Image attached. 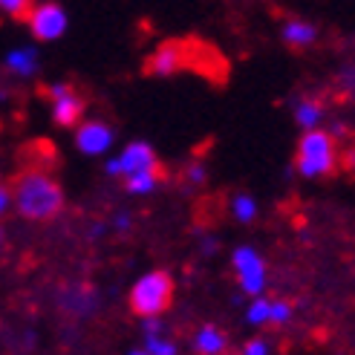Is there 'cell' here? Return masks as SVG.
<instances>
[{
  "mask_svg": "<svg viewBox=\"0 0 355 355\" xmlns=\"http://www.w3.org/2000/svg\"><path fill=\"white\" fill-rule=\"evenodd\" d=\"M12 202L26 220H52L64 211V188L41 168H26L9 182Z\"/></svg>",
  "mask_w": 355,
  "mask_h": 355,
  "instance_id": "1",
  "label": "cell"
},
{
  "mask_svg": "<svg viewBox=\"0 0 355 355\" xmlns=\"http://www.w3.org/2000/svg\"><path fill=\"white\" fill-rule=\"evenodd\" d=\"M295 171L304 180H327L341 171V141L329 133V128L304 130L295 148Z\"/></svg>",
  "mask_w": 355,
  "mask_h": 355,
  "instance_id": "2",
  "label": "cell"
},
{
  "mask_svg": "<svg viewBox=\"0 0 355 355\" xmlns=\"http://www.w3.org/2000/svg\"><path fill=\"white\" fill-rule=\"evenodd\" d=\"M171 300H173V277L162 269L141 275L130 289V309L139 318H153V315L162 318V312L171 306Z\"/></svg>",
  "mask_w": 355,
  "mask_h": 355,
  "instance_id": "3",
  "label": "cell"
},
{
  "mask_svg": "<svg viewBox=\"0 0 355 355\" xmlns=\"http://www.w3.org/2000/svg\"><path fill=\"white\" fill-rule=\"evenodd\" d=\"M197 49H200V44L191 38H171L165 44H159L156 52L145 61V73L156 76V78H168V76L182 73V69L197 64Z\"/></svg>",
  "mask_w": 355,
  "mask_h": 355,
  "instance_id": "4",
  "label": "cell"
},
{
  "mask_svg": "<svg viewBox=\"0 0 355 355\" xmlns=\"http://www.w3.org/2000/svg\"><path fill=\"white\" fill-rule=\"evenodd\" d=\"M232 269H234V277H237V286L248 297L263 295L266 286H269V266H266V257L257 252L254 245H237L234 248L232 252Z\"/></svg>",
  "mask_w": 355,
  "mask_h": 355,
  "instance_id": "5",
  "label": "cell"
},
{
  "mask_svg": "<svg viewBox=\"0 0 355 355\" xmlns=\"http://www.w3.org/2000/svg\"><path fill=\"white\" fill-rule=\"evenodd\" d=\"M26 24H29V29L35 35V41H55L67 29V12L58 3L46 0V3H38L32 9Z\"/></svg>",
  "mask_w": 355,
  "mask_h": 355,
  "instance_id": "6",
  "label": "cell"
},
{
  "mask_svg": "<svg viewBox=\"0 0 355 355\" xmlns=\"http://www.w3.org/2000/svg\"><path fill=\"white\" fill-rule=\"evenodd\" d=\"M153 165H159V156H156V150L148 145V141H130V145L121 150L119 159L107 162V173H113V176H130L136 171H148Z\"/></svg>",
  "mask_w": 355,
  "mask_h": 355,
  "instance_id": "7",
  "label": "cell"
},
{
  "mask_svg": "<svg viewBox=\"0 0 355 355\" xmlns=\"http://www.w3.org/2000/svg\"><path fill=\"white\" fill-rule=\"evenodd\" d=\"M292 119L300 130H312V128H324L329 110H327V101L324 96L318 93H304L292 101Z\"/></svg>",
  "mask_w": 355,
  "mask_h": 355,
  "instance_id": "8",
  "label": "cell"
},
{
  "mask_svg": "<svg viewBox=\"0 0 355 355\" xmlns=\"http://www.w3.org/2000/svg\"><path fill=\"white\" fill-rule=\"evenodd\" d=\"M318 38H321V32H318V26L312 21H306V17H286V21L280 24V41L295 52L312 49L318 44Z\"/></svg>",
  "mask_w": 355,
  "mask_h": 355,
  "instance_id": "9",
  "label": "cell"
},
{
  "mask_svg": "<svg viewBox=\"0 0 355 355\" xmlns=\"http://www.w3.org/2000/svg\"><path fill=\"white\" fill-rule=\"evenodd\" d=\"M76 145H78V150L87 153V156L104 153V150L113 145V130H110V124H104V121H84V124H78V130H76Z\"/></svg>",
  "mask_w": 355,
  "mask_h": 355,
  "instance_id": "10",
  "label": "cell"
},
{
  "mask_svg": "<svg viewBox=\"0 0 355 355\" xmlns=\"http://www.w3.org/2000/svg\"><path fill=\"white\" fill-rule=\"evenodd\" d=\"M52 104V121L58 124V128H76V124L81 121L84 110H87V98L76 90H69L64 96H58L55 101H49Z\"/></svg>",
  "mask_w": 355,
  "mask_h": 355,
  "instance_id": "11",
  "label": "cell"
},
{
  "mask_svg": "<svg viewBox=\"0 0 355 355\" xmlns=\"http://www.w3.org/2000/svg\"><path fill=\"white\" fill-rule=\"evenodd\" d=\"M228 347H232L228 335L220 327H214V324L200 327L197 335H193V352H197V355H225Z\"/></svg>",
  "mask_w": 355,
  "mask_h": 355,
  "instance_id": "12",
  "label": "cell"
},
{
  "mask_svg": "<svg viewBox=\"0 0 355 355\" xmlns=\"http://www.w3.org/2000/svg\"><path fill=\"white\" fill-rule=\"evenodd\" d=\"M162 180H165V165L159 162L148 171H136L130 176H124V188H128L130 193H150Z\"/></svg>",
  "mask_w": 355,
  "mask_h": 355,
  "instance_id": "13",
  "label": "cell"
},
{
  "mask_svg": "<svg viewBox=\"0 0 355 355\" xmlns=\"http://www.w3.org/2000/svg\"><path fill=\"white\" fill-rule=\"evenodd\" d=\"M332 87L344 101L355 104V61H344L338 69H335V78Z\"/></svg>",
  "mask_w": 355,
  "mask_h": 355,
  "instance_id": "14",
  "label": "cell"
},
{
  "mask_svg": "<svg viewBox=\"0 0 355 355\" xmlns=\"http://www.w3.org/2000/svg\"><path fill=\"white\" fill-rule=\"evenodd\" d=\"M269 315H272V297H266V292L254 295L245 309V321L252 327H269Z\"/></svg>",
  "mask_w": 355,
  "mask_h": 355,
  "instance_id": "15",
  "label": "cell"
},
{
  "mask_svg": "<svg viewBox=\"0 0 355 355\" xmlns=\"http://www.w3.org/2000/svg\"><path fill=\"white\" fill-rule=\"evenodd\" d=\"M257 200L252 193H234L232 197V217L237 223H254L257 220Z\"/></svg>",
  "mask_w": 355,
  "mask_h": 355,
  "instance_id": "16",
  "label": "cell"
},
{
  "mask_svg": "<svg viewBox=\"0 0 355 355\" xmlns=\"http://www.w3.org/2000/svg\"><path fill=\"white\" fill-rule=\"evenodd\" d=\"M6 67L15 69V73H21V76H32L35 69H38V58H35V52H32V49L12 52V55L6 58Z\"/></svg>",
  "mask_w": 355,
  "mask_h": 355,
  "instance_id": "17",
  "label": "cell"
},
{
  "mask_svg": "<svg viewBox=\"0 0 355 355\" xmlns=\"http://www.w3.org/2000/svg\"><path fill=\"white\" fill-rule=\"evenodd\" d=\"M295 318V304L283 297H272V315H269V327H286Z\"/></svg>",
  "mask_w": 355,
  "mask_h": 355,
  "instance_id": "18",
  "label": "cell"
},
{
  "mask_svg": "<svg viewBox=\"0 0 355 355\" xmlns=\"http://www.w3.org/2000/svg\"><path fill=\"white\" fill-rule=\"evenodd\" d=\"M35 6H38L35 0H0V9H3L12 21H17V24H26Z\"/></svg>",
  "mask_w": 355,
  "mask_h": 355,
  "instance_id": "19",
  "label": "cell"
},
{
  "mask_svg": "<svg viewBox=\"0 0 355 355\" xmlns=\"http://www.w3.org/2000/svg\"><path fill=\"white\" fill-rule=\"evenodd\" d=\"M145 349H148L150 355H176V344L159 338L156 332H148V335H145Z\"/></svg>",
  "mask_w": 355,
  "mask_h": 355,
  "instance_id": "20",
  "label": "cell"
},
{
  "mask_svg": "<svg viewBox=\"0 0 355 355\" xmlns=\"http://www.w3.org/2000/svg\"><path fill=\"white\" fill-rule=\"evenodd\" d=\"M240 355H272V344L260 338V335H254V338H248L240 349Z\"/></svg>",
  "mask_w": 355,
  "mask_h": 355,
  "instance_id": "21",
  "label": "cell"
},
{
  "mask_svg": "<svg viewBox=\"0 0 355 355\" xmlns=\"http://www.w3.org/2000/svg\"><path fill=\"white\" fill-rule=\"evenodd\" d=\"M205 180H208V171H205L202 162H191V165L185 168V182H188V185L200 188V185H205Z\"/></svg>",
  "mask_w": 355,
  "mask_h": 355,
  "instance_id": "22",
  "label": "cell"
},
{
  "mask_svg": "<svg viewBox=\"0 0 355 355\" xmlns=\"http://www.w3.org/2000/svg\"><path fill=\"white\" fill-rule=\"evenodd\" d=\"M341 168L355 176V141H347V145H341Z\"/></svg>",
  "mask_w": 355,
  "mask_h": 355,
  "instance_id": "23",
  "label": "cell"
},
{
  "mask_svg": "<svg viewBox=\"0 0 355 355\" xmlns=\"http://www.w3.org/2000/svg\"><path fill=\"white\" fill-rule=\"evenodd\" d=\"M9 202H12V191L0 182V214H3V211L9 208Z\"/></svg>",
  "mask_w": 355,
  "mask_h": 355,
  "instance_id": "24",
  "label": "cell"
},
{
  "mask_svg": "<svg viewBox=\"0 0 355 355\" xmlns=\"http://www.w3.org/2000/svg\"><path fill=\"white\" fill-rule=\"evenodd\" d=\"M119 228H121V232H124V228H130V220L128 217H119V223H116Z\"/></svg>",
  "mask_w": 355,
  "mask_h": 355,
  "instance_id": "25",
  "label": "cell"
},
{
  "mask_svg": "<svg viewBox=\"0 0 355 355\" xmlns=\"http://www.w3.org/2000/svg\"><path fill=\"white\" fill-rule=\"evenodd\" d=\"M130 355H150V352H148V349H133Z\"/></svg>",
  "mask_w": 355,
  "mask_h": 355,
  "instance_id": "26",
  "label": "cell"
},
{
  "mask_svg": "<svg viewBox=\"0 0 355 355\" xmlns=\"http://www.w3.org/2000/svg\"><path fill=\"white\" fill-rule=\"evenodd\" d=\"M0 240H3V232H0Z\"/></svg>",
  "mask_w": 355,
  "mask_h": 355,
  "instance_id": "27",
  "label": "cell"
}]
</instances>
